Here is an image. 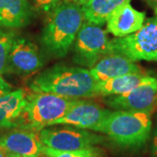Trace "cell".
Segmentation results:
<instances>
[{"label": "cell", "instance_id": "obj_12", "mask_svg": "<svg viewBox=\"0 0 157 157\" xmlns=\"http://www.w3.org/2000/svg\"><path fill=\"white\" fill-rule=\"evenodd\" d=\"M90 73L97 82L133 73H142L135 61L119 53L110 52L101 58L92 68Z\"/></svg>", "mask_w": 157, "mask_h": 157}, {"label": "cell", "instance_id": "obj_9", "mask_svg": "<svg viewBox=\"0 0 157 157\" xmlns=\"http://www.w3.org/2000/svg\"><path fill=\"white\" fill-rule=\"evenodd\" d=\"M43 59L37 45L30 39L15 36L7 59L6 73L26 77L39 72Z\"/></svg>", "mask_w": 157, "mask_h": 157}, {"label": "cell", "instance_id": "obj_13", "mask_svg": "<svg viewBox=\"0 0 157 157\" xmlns=\"http://www.w3.org/2000/svg\"><path fill=\"white\" fill-rule=\"evenodd\" d=\"M145 18V12L135 10L128 3L113 12L107 21V30L115 38H123L140 30Z\"/></svg>", "mask_w": 157, "mask_h": 157}, {"label": "cell", "instance_id": "obj_4", "mask_svg": "<svg viewBox=\"0 0 157 157\" xmlns=\"http://www.w3.org/2000/svg\"><path fill=\"white\" fill-rule=\"evenodd\" d=\"M78 99L50 93H33L28 95L27 104L18 121V127L39 133L63 117Z\"/></svg>", "mask_w": 157, "mask_h": 157}, {"label": "cell", "instance_id": "obj_17", "mask_svg": "<svg viewBox=\"0 0 157 157\" xmlns=\"http://www.w3.org/2000/svg\"><path fill=\"white\" fill-rule=\"evenodd\" d=\"M131 0H88L81 6L84 19L98 25L107 23L108 18L120 6Z\"/></svg>", "mask_w": 157, "mask_h": 157}, {"label": "cell", "instance_id": "obj_5", "mask_svg": "<svg viewBox=\"0 0 157 157\" xmlns=\"http://www.w3.org/2000/svg\"><path fill=\"white\" fill-rule=\"evenodd\" d=\"M155 16L143 24L140 30L109 42V53H119L132 61H157V9Z\"/></svg>", "mask_w": 157, "mask_h": 157}, {"label": "cell", "instance_id": "obj_16", "mask_svg": "<svg viewBox=\"0 0 157 157\" xmlns=\"http://www.w3.org/2000/svg\"><path fill=\"white\" fill-rule=\"evenodd\" d=\"M148 77V75L143 73H133L99 81L96 84V96L123 94L144 82Z\"/></svg>", "mask_w": 157, "mask_h": 157}, {"label": "cell", "instance_id": "obj_15", "mask_svg": "<svg viewBox=\"0 0 157 157\" xmlns=\"http://www.w3.org/2000/svg\"><path fill=\"white\" fill-rule=\"evenodd\" d=\"M32 17V7L27 0H0V27L21 28Z\"/></svg>", "mask_w": 157, "mask_h": 157}, {"label": "cell", "instance_id": "obj_6", "mask_svg": "<svg viewBox=\"0 0 157 157\" xmlns=\"http://www.w3.org/2000/svg\"><path fill=\"white\" fill-rule=\"evenodd\" d=\"M109 42L107 32L101 25L85 20L74 41L73 61L92 68L109 53Z\"/></svg>", "mask_w": 157, "mask_h": 157}, {"label": "cell", "instance_id": "obj_23", "mask_svg": "<svg viewBox=\"0 0 157 157\" xmlns=\"http://www.w3.org/2000/svg\"><path fill=\"white\" fill-rule=\"evenodd\" d=\"M147 2L155 10L157 9V0H147Z\"/></svg>", "mask_w": 157, "mask_h": 157}, {"label": "cell", "instance_id": "obj_24", "mask_svg": "<svg viewBox=\"0 0 157 157\" xmlns=\"http://www.w3.org/2000/svg\"><path fill=\"white\" fill-rule=\"evenodd\" d=\"M73 1L74 3L79 5V6H82V5H84L85 3H86V1H88V0H73Z\"/></svg>", "mask_w": 157, "mask_h": 157}, {"label": "cell", "instance_id": "obj_21", "mask_svg": "<svg viewBox=\"0 0 157 157\" xmlns=\"http://www.w3.org/2000/svg\"><path fill=\"white\" fill-rule=\"evenodd\" d=\"M11 85L9 84L2 76H0V97L11 92Z\"/></svg>", "mask_w": 157, "mask_h": 157}, {"label": "cell", "instance_id": "obj_3", "mask_svg": "<svg viewBox=\"0 0 157 157\" xmlns=\"http://www.w3.org/2000/svg\"><path fill=\"white\" fill-rule=\"evenodd\" d=\"M151 113L143 111L117 110L109 113L95 128L122 147H140L151 132Z\"/></svg>", "mask_w": 157, "mask_h": 157}, {"label": "cell", "instance_id": "obj_10", "mask_svg": "<svg viewBox=\"0 0 157 157\" xmlns=\"http://www.w3.org/2000/svg\"><path fill=\"white\" fill-rule=\"evenodd\" d=\"M110 113V110L100 107L96 103L78 99L63 117L53 121L51 126L70 125L78 128L94 131Z\"/></svg>", "mask_w": 157, "mask_h": 157}, {"label": "cell", "instance_id": "obj_1", "mask_svg": "<svg viewBox=\"0 0 157 157\" xmlns=\"http://www.w3.org/2000/svg\"><path fill=\"white\" fill-rule=\"evenodd\" d=\"M96 81L89 69L55 65L39 73L30 84L33 93H50L69 98L96 96Z\"/></svg>", "mask_w": 157, "mask_h": 157}, {"label": "cell", "instance_id": "obj_2", "mask_svg": "<svg viewBox=\"0 0 157 157\" xmlns=\"http://www.w3.org/2000/svg\"><path fill=\"white\" fill-rule=\"evenodd\" d=\"M84 21L82 9L76 3L59 4L52 12L41 35L45 52L57 58L65 57L73 45Z\"/></svg>", "mask_w": 157, "mask_h": 157}, {"label": "cell", "instance_id": "obj_19", "mask_svg": "<svg viewBox=\"0 0 157 157\" xmlns=\"http://www.w3.org/2000/svg\"><path fill=\"white\" fill-rule=\"evenodd\" d=\"M15 36L12 32H5L0 29V76L6 73L7 59Z\"/></svg>", "mask_w": 157, "mask_h": 157}, {"label": "cell", "instance_id": "obj_8", "mask_svg": "<svg viewBox=\"0 0 157 157\" xmlns=\"http://www.w3.org/2000/svg\"><path fill=\"white\" fill-rule=\"evenodd\" d=\"M117 110L143 111L152 113L157 107V78L149 76L147 80L121 95L113 96L106 101Z\"/></svg>", "mask_w": 157, "mask_h": 157}, {"label": "cell", "instance_id": "obj_22", "mask_svg": "<svg viewBox=\"0 0 157 157\" xmlns=\"http://www.w3.org/2000/svg\"><path fill=\"white\" fill-rule=\"evenodd\" d=\"M153 149H154V154L155 156L157 157V131L154 137V143H153Z\"/></svg>", "mask_w": 157, "mask_h": 157}, {"label": "cell", "instance_id": "obj_7", "mask_svg": "<svg viewBox=\"0 0 157 157\" xmlns=\"http://www.w3.org/2000/svg\"><path fill=\"white\" fill-rule=\"evenodd\" d=\"M39 139L46 147L59 151L79 150L105 140L103 136L78 128H44L39 132Z\"/></svg>", "mask_w": 157, "mask_h": 157}, {"label": "cell", "instance_id": "obj_25", "mask_svg": "<svg viewBox=\"0 0 157 157\" xmlns=\"http://www.w3.org/2000/svg\"><path fill=\"white\" fill-rule=\"evenodd\" d=\"M6 157H24L19 155H16V154H12V153H6Z\"/></svg>", "mask_w": 157, "mask_h": 157}, {"label": "cell", "instance_id": "obj_18", "mask_svg": "<svg viewBox=\"0 0 157 157\" xmlns=\"http://www.w3.org/2000/svg\"><path fill=\"white\" fill-rule=\"evenodd\" d=\"M102 152L101 148L94 147L73 151H59L45 147L44 155L47 157H101Z\"/></svg>", "mask_w": 157, "mask_h": 157}, {"label": "cell", "instance_id": "obj_14", "mask_svg": "<svg viewBox=\"0 0 157 157\" xmlns=\"http://www.w3.org/2000/svg\"><path fill=\"white\" fill-rule=\"evenodd\" d=\"M28 94L23 89L0 97V128H16L27 104Z\"/></svg>", "mask_w": 157, "mask_h": 157}, {"label": "cell", "instance_id": "obj_26", "mask_svg": "<svg viewBox=\"0 0 157 157\" xmlns=\"http://www.w3.org/2000/svg\"><path fill=\"white\" fill-rule=\"evenodd\" d=\"M6 153L7 152L0 147V157H6Z\"/></svg>", "mask_w": 157, "mask_h": 157}, {"label": "cell", "instance_id": "obj_11", "mask_svg": "<svg viewBox=\"0 0 157 157\" xmlns=\"http://www.w3.org/2000/svg\"><path fill=\"white\" fill-rule=\"evenodd\" d=\"M0 147L7 153L24 157H40L45 148L39 134L25 128L15 129L0 136Z\"/></svg>", "mask_w": 157, "mask_h": 157}, {"label": "cell", "instance_id": "obj_20", "mask_svg": "<svg viewBox=\"0 0 157 157\" xmlns=\"http://www.w3.org/2000/svg\"><path fill=\"white\" fill-rule=\"evenodd\" d=\"M33 2L38 9L45 13H52L60 4V0H33Z\"/></svg>", "mask_w": 157, "mask_h": 157}]
</instances>
